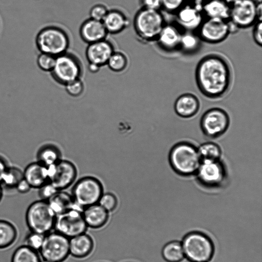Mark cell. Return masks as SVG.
<instances>
[{
  "mask_svg": "<svg viewBox=\"0 0 262 262\" xmlns=\"http://www.w3.org/2000/svg\"><path fill=\"white\" fill-rule=\"evenodd\" d=\"M196 84L205 97L216 99L223 97L230 89L232 81L230 66L223 56L215 54L204 56L195 71Z\"/></svg>",
  "mask_w": 262,
  "mask_h": 262,
  "instance_id": "obj_1",
  "label": "cell"
},
{
  "mask_svg": "<svg viewBox=\"0 0 262 262\" xmlns=\"http://www.w3.org/2000/svg\"><path fill=\"white\" fill-rule=\"evenodd\" d=\"M169 161L178 174L188 177L195 174L202 159L198 148L190 143L181 142L175 144L170 150Z\"/></svg>",
  "mask_w": 262,
  "mask_h": 262,
  "instance_id": "obj_2",
  "label": "cell"
},
{
  "mask_svg": "<svg viewBox=\"0 0 262 262\" xmlns=\"http://www.w3.org/2000/svg\"><path fill=\"white\" fill-rule=\"evenodd\" d=\"M166 24L163 14L157 9L142 8L136 14L134 28L142 41H156Z\"/></svg>",
  "mask_w": 262,
  "mask_h": 262,
  "instance_id": "obj_3",
  "label": "cell"
},
{
  "mask_svg": "<svg viewBox=\"0 0 262 262\" xmlns=\"http://www.w3.org/2000/svg\"><path fill=\"white\" fill-rule=\"evenodd\" d=\"M182 246L186 257L191 262H208L214 252L210 237L200 231H192L183 237Z\"/></svg>",
  "mask_w": 262,
  "mask_h": 262,
  "instance_id": "obj_4",
  "label": "cell"
},
{
  "mask_svg": "<svg viewBox=\"0 0 262 262\" xmlns=\"http://www.w3.org/2000/svg\"><path fill=\"white\" fill-rule=\"evenodd\" d=\"M229 21L236 29H246L262 18L261 2L236 0L230 6Z\"/></svg>",
  "mask_w": 262,
  "mask_h": 262,
  "instance_id": "obj_5",
  "label": "cell"
},
{
  "mask_svg": "<svg viewBox=\"0 0 262 262\" xmlns=\"http://www.w3.org/2000/svg\"><path fill=\"white\" fill-rule=\"evenodd\" d=\"M56 214L48 202L42 200L32 203L26 214V222L30 231L42 234L52 231L54 229Z\"/></svg>",
  "mask_w": 262,
  "mask_h": 262,
  "instance_id": "obj_6",
  "label": "cell"
},
{
  "mask_svg": "<svg viewBox=\"0 0 262 262\" xmlns=\"http://www.w3.org/2000/svg\"><path fill=\"white\" fill-rule=\"evenodd\" d=\"M36 45L41 53L57 57L66 53L69 46V38L61 28L49 26L38 32L36 37Z\"/></svg>",
  "mask_w": 262,
  "mask_h": 262,
  "instance_id": "obj_7",
  "label": "cell"
},
{
  "mask_svg": "<svg viewBox=\"0 0 262 262\" xmlns=\"http://www.w3.org/2000/svg\"><path fill=\"white\" fill-rule=\"evenodd\" d=\"M235 28L229 20L206 17L196 31L200 40L215 44L225 40Z\"/></svg>",
  "mask_w": 262,
  "mask_h": 262,
  "instance_id": "obj_8",
  "label": "cell"
},
{
  "mask_svg": "<svg viewBox=\"0 0 262 262\" xmlns=\"http://www.w3.org/2000/svg\"><path fill=\"white\" fill-rule=\"evenodd\" d=\"M82 210L80 208L75 207L56 215L54 226L55 231L69 238L85 233L88 227Z\"/></svg>",
  "mask_w": 262,
  "mask_h": 262,
  "instance_id": "obj_9",
  "label": "cell"
},
{
  "mask_svg": "<svg viewBox=\"0 0 262 262\" xmlns=\"http://www.w3.org/2000/svg\"><path fill=\"white\" fill-rule=\"evenodd\" d=\"M39 252L43 260L62 262L70 255L69 238L55 231H51L45 235Z\"/></svg>",
  "mask_w": 262,
  "mask_h": 262,
  "instance_id": "obj_10",
  "label": "cell"
},
{
  "mask_svg": "<svg viewBox=\"0 0 262 262\" xmlns=\"http://www.w3.org/2000/svg\"><path fill=\"white\" fill-rule=\"evenodd\" d=\"M102 194L100 182L93 177H85L80 180L73 191V200L82 209L97 204Z\"/></svg>",
  "mask_w": 262,
  "mask_h": 262,
  "instance_id": "obj_11",
  "label": "cell"
},
{
  "mask_svg": "<svg viewBox=\"0 0 262 262\" xmlns=\"http://www.w3.org/2000/svg\"><path fill=\"white\" fill-rule=\"evenodd\" d=\"M81 72V65L77 58L66 52L56 57L54 66L50 72L57 82L65 85L79 79Z\"/></svg>",
  "mask_w": 262,
  "mask_h": 262,
  "instance_id": "obj_12",
  "label": "cell"
},
{
  "mask_svg": "<svg viewBox=\"0 0 262 262\" xmlns=\"http://www.w3.org/2000/svg\"><path fill=\"white\" fill-rule=\"evenodd\" d=\"M195 174L199 182L208 188L221 187L227 177L225 166L220 160H202Z\"/></svg>",
  "mask_w": 262,
  "mask_h": 262,
  "instance_id": "obj_13",
  "label": "cell"
},
{
  "mask_svg": "<svg viewBox=\"0 0 262 262\" xmlns=\"http://www.w3.org/2000/svg\"><path fill=\"white\" fill-rule=\"evenodd\" d=\"M229 124L228 114L220 108L208 110L202 116L200 122L203 134L210 138H216L224 134Z\"/></svg>",
  "mask_w": 262,
  "mask_h": 262,
  "instance_id": "obj_14",
  "label": "cell"
},
{
  "mask_svg": "<svg viewBox=\"0 0 262 262\" xmlns=\"http://www.w3.org/2000/svg\"><path fill=\"white\" fill-rule=\"evenodd\" d=\"M47 168L48 182L58 191L70 186L76 178V168L69 161L59 160Z\"/></svg>",
  "mask_w": 262,
  "mask_h": 262,
  "instance_id": "obj_15",
  "label": "cell"
},
{
  "mask_svg": "<svg viewBox=\"0 0 262 262\" xmlns=\"http://www.w3.org/2000/svg\"><path fill=\"white\" fill-rule=\"evenodd\" d=\"M201 6L186 3L174 14L177 25L184 31H196L205 18Z\"/></svg>",
  "mask_w": 262,
  "mask_h": 262,
  "instance_id": "obj_16",
  "label": "cell"
},
{
  "mask_svg": "<svg viewBox=\"0 0 262 262\" xmlns=\"http://www.w3.org/2000/svg\"><path fill=\"white\" fill-rule=\"evenodd\" d=\"M180 28L176 24H166L156 40L159 47L168 52L180 49L183 33Z\"/></svg>",
  "mask_w": 262,
  "mask_h": 262,
  "instance_id": "obj_17",
  "label": "cell"
},
{
  "mask_svg": "<svg viewBox=\"0 0 262 262\" xmlns=\"http://www.w3.org/2000/svg\"><path fill=\"white\" fill-rule=\"evenodd\" d=\"M114 51L112 44L105 39L89 44L85 55L89 63L101 67L107 63Z\"/></svg>",
  "mask_w": 262,
  "mask_h": 262,
  "instance_id": "obj_18",
  "label": "cell"
},
{
  "mask_svg": "<svg viewBox=\"0 0 262 262\" xmlns=\"http://www.w3.org/2000/svg\"><path fill=\"white\" fill-rule=\"evenodd\" d=\"M79 33L82 39L89 44L105 39L108 34L102 21L91 18L82 24Z\"/></svg>",
  "mask_w": 262,
  "mask_h": 262,
  "instance_id": "obj_19",
  "label": "cell"
},
{
  "mask_svg": "<svg viewBox=\"0 0 262 262\" xmlns=\"http://www.w3.org/2000/svg\"><path fill=\"white\" fill-rule=\"evenodd\" d=\"M94 246L93 239L85 232L69 238L70 254L75 258L88 256L92 252Z\"/></svg>",
  "mask_w": 262,
  "mask_h": 262,
  "instance_id": "obj_20",
  "label": "cell"
},
{
  "mask_svg": "<svg viewBox=\"0 0 262 262\" xmlns=\"http://www.w3.org/2000/svg\"><path fill=\"white\" fill-rule=\"evenodd\" d=\"M23 176L31 188H40L49 181L48 168L39 162L29 164Z\"/></svg>",
  "mask_w": 262,
  "mask_h": 262,
  "instance_id": "obj_21",
  "label": "cell"
},
{
  "mask_svg": "<svg viewBox=\"0 0 262 262\" xmlns=\"http://www.w3.org/2000/svg\"><path fill=\"white\" fill-rule=\"evenodd\" d=\"M200 105L199 100L196 96L185 93L176 99L174 108L178 115L187 118L194 116L198 113Z\"/></svg>",
  "mask_w": 262,
  "mask_h": 262,
  "instance_id": "obj_22",
  "label": "cell"
},
{
  "mask_svg": "<svg viewBox=\"0 0 262 262\" xmlns=\"http://www.w3.org/2000/svg\"><path fill=\"white\" fill-rule=\"evenodd\" d=\"M82 215L87 227L93 229L102 227L108 219V212L98 203L84 208Z\"/></svg>",
  "mask_w": 262,
  "mask_h": 262,
  "instance_id": "obj_23",
  "label": "cell"
},
{
  "mask_svg": "<svg viewBox=\"0 0 262 262\" xmlns=\"http://www.w3.org/2000/svg\"><path fill=\"white\" fill-rule=\"evenodd\" d=\"M107 33L117 34L124 30L129 21L125 15L118 10L108 11L102 21Z\"/></svg>",
  "mask_w": 262,
  "mask_h": 262,
  "instance_id": "obj_24",
  "label": "cell"
},
{
  "mask_svg": "<svg viewBox=\"0 0 262 262\" xmlns=\"http://www.w3.org/2000/svg\"><path fill=\"white\" fill-rule=\"evenodd\" d=\"M201 7L206 17L229 19L230 7L225 0H208Z\"/></svg>",
  "mask_w": 262,
  "mask_h": 262,
  "instance_id": "obj_25",
  "label": "cell"
},
{
  "mask_svg": "<svg viewBox=\"0 0 262 262\" xmlns=\"http://www.w3.org/2000/svg\"><path fill=\"white\" fill-rule=\"evenodd\" d=\"M47 201L56 215L75 207L80 208L76 205L73 198L64 192L57 191Z\"/></svg>",
  "mask_w": 262,
  "mask_h": 262,
  "instance_id": "obj_26",
  "label": "cell"
},
{
  "mask_svg": "<svg viewBox=\"0 0 262 262\" xmlns=\"http://www.w3.org/2000/svg\"><path fill=\"white\" fill-rule=\"evenodd\" d=\"M17 235L16 229L12 223L0 220V249H5L12 245Z\"/></svg>",
  "mask_w": 262,
  "mask_h": 262,
  "instance_id": "obj_27",
  "label": "cell"
},
{
  "mask_svg": "<svg viewBox=\"0 0 262 262\" xmlns=\"http://www.w3.org/2000/svg\"><path fill=\"white\" fill-rule=\"evenodd\" d=\"M163 258L167 262H180L184 254L181 243L173 241L167 243L162 250Z\"/></svg>",
  "mask_w": 262,
  "mask_h": 262,
  "instance_id": "obj_28",
  "label": "cell"
},
{
  "mask_svg": "<svg viewBox=\"0 0 262 262\" xmlns=\"http://www.w3.org/2000/svg\"><path fill=\"white\" fill-rule=\"evenodd\" d=\"M11 262H41V260L37 251L24 245L14 251Z\"/></svg>",
  "mask_w": 262,
  "mask_h": 262,
  "instance_id": "obj_29",
  "label": "cell"
},
{
  "mask_svg": "<svg viewBox=\"0 0 262 262\" xmlns=\"http://www.w3.org/2000/svg\"><path fill=\"white\" fill-rule=\"evenodd\" d=\"M198 149L202 160H220L222 150L216 143L211 142H206L202 144Z\"/></svg>",
  "mask_w": 262,
  "mask_h": 262,
  "instance_id": "obj_30",
  "label": "cell"
},
{
  "mask_svg": "<svg viewBox=\"0 0 262 262\" xmlns=\"http://www.w3.org/2000/svg\"><path fill=\"white\" fill-rule=\"evenodd\" d=\"M194 32H183L180 43V49L186 53H192L196 51L200 45V39Z\"/></svg>",
  "mask_w": 262,
  "mask_h": 262,
  "instance_id": "obj_31",
  "label": "cell"
},
{
  "mask_svg": "<svg viewBox=\"0 0 262 262\" xmlns=\"http://www.w3.org/2000/svg\"><path fill=\"white\" fill-rule=\"evenodd\" d=\"M60 155L57 149L52 146L42 148L38 155L39 162L48 167L58 162Z\"/></svg>",
  "mask_w": 262,
  "mask_h": 262,
  "instance_id": "obj_32",
  "label": "cell"
},
{
  "mask_svg": "<svg viewBox=\"0 0 262 262\" xmlns=\"http://www.w3.org/2000/svg\"><path fill=\"white\" fill-rule=\"evenodd\" d=\"M106 64L112 71L121 72L126 68L128 60L126 56L123 53L114 51L110 56Z\"/></svg>",
  "mask_w": 262,
  "mask_h": 262,
  "instance_id": "obj_33",
  "label": "cell"
},
{
  "mask_svg": "<svg viewBox=\"0 0 262 262\" xmlns=\"http://www.w3.org/2000/svg\"><path fill=\"white\" fill-rule=\"evenodd\" d=\"M23 178V173L18 169L14 167L8 168L1 183L8 187H15Z\"/></svg>",
  "mask_w": 262,
  "mask_h": 262,
  "instance_id": "obj_34",
  "label": "cell"
},
{
  "mask_svg": "<svg viewBox=\"0 0 262 262\" xmlns=\"http://www.w3.org/2000/svg\"><path fill=\"white\" fill-rule=\"evenodd\" d=\"M45 234L30 231L25 239V245L29 248L39 251L45 238Z\"/></svg>",
  "mask_w": 262,
  "mask_h": 262,
  "instance_id": "obj_35",
  "label": "cell"
},
{
  "mask_svg": "<svg viewBox=\"0 0 262 262\" xmlns=\"http://www.w3.org/2000/svg\"><path fill=\"white\" fill-rule=\"evenodd\" d=\"M55 60V56L41 53L37 57V64L41 70L45 72H51L54 66Z\"/></svg>",
  "mask_w": 262,
  "mask_h": 262,
  "instance_id": "obj_36",
  "label": "cell"
},
{
  "mask_svg": "<svg viewBox=\"0 0 262 262\" xmlns=\"http://www.w3.org/2000/svg\"><path fill=\"white\" fill-rule=\"evenodd\" d=\"M98 203L108 212H110L116 209L117 200L113 194L105 193L102 194Z\"/></svg>",
  "mask_w": 262,
  "mask_h": 262,
  "instance_id": "obj_37",
  "label": "cell"
},
{
  "mask_svg": "<svg viewBox=\"0 0 262 262\" xmlns=\"http://www.w3.org/2000/svg\"><path fill=\"white\" fill-rule=\"evenodd\" d=\"M186 0H161V8L165 11L175 14L186 4Z\"/></svg>",
  "mask_w": 262,
  "mask_h": 262,
  "instance_id": "obj_38",
  "label": "cell"
},
{
  "mask_svg": "<svg viewBox=\"0 0 262 262\" xmlns=\"http://www.w3.org/2000/svg\"><path fill=\"white\" fill-rule=\"evenodd\" d=\"M65 86L67 93L73 97L80 96L84 90L83 83L80 78L68 83Z\"/></svg>",
  "mask_w": 262,
  "mask_h": 262,
  "instance_id": "obj_39",
  "label": "cell"
},
{
  "mask_svg": "<svg viewBox=\"0 0 262 262\" xmlns=\"http://www.w3.org/2000/svg\"><path fill=\"white\" fill-rule=\"evenodd\" d=\"M108 10L103 5L97 4L92 7L90 10V18L99 21H102Z\"/></svg>",
  "mask_w": 262,
  "mask_h": 262,
  "instance_id": "obj_40",
  "label": "cell"
},
{
  "mask_svg": "<svg viewBox=\"0 0 262 262\" xmlns=\"http://www.w3.org/2000/svg\"><path fill=\"white\" fill-rule=\"evenodd\" d=\"M40 188V195L42 198V200L45 201H48L58 191L49 182Z\"/></svg>",
  "mask_w": 262,
  "mask_h": 262,
  "instance_id": "obj_41",
  "label": "cell"
},
{
  "mask_svg": "<svg viewBox=\"0 0 262 262\" xmlns=\"http://www.w3.org/2000/svg\"><path fill=\"white\" fill-rule=\"evenodd\" d=\"M253 38L255 42L260 47L262 46V21L258 20L254 25Z\"/></svg>",
  "mask_w": 262,
  "mask_h": 262,
  "instance_id": "obj_42",
  "label": "cell"
},
{
  "mask_svg": "<svg viewBox=\"0 0 262 262\" xmlns=\"http://www.w3.org/2000/svg\"><path fill=\"white\" fill-rule=\"evenodd\" d=\"M143 8L160 10L161 0H141Z\"/></svg>",
  "mask_w": 262,
  "mask_h": 262,
  "instance_id": "obj_43",
  "label": "cell"
},
{
  "mask_svg": "<svg viewBox=\"0 0 262 262\" xmlns=\"http://www.w3.org/2000/svg\"><path fill=\"white\" fill-rule=\"evenodd\" d=\"M16 189L18 192L25 193L29 191L31 187L27 181L23 178L15 186Z\"/></svg>",
  "mask_w": 262,
  "mask_h": 262,
  "instance_id": "obj_44",
  "label": "cell"
},
{
  "mask_svg": "<svg viewBox=\"0 0 262 262\" xmlns=\"http://www.w3.org/2000/svg\"><path fill=\"white\" fill-rule=\"evenodd\" d=\"M8 168L5 162L0 158V183H1Z\"/></svg>",
  "mask_w": 262,
  "mask_h": 262,
  "instance_id": "obj_45",
  "label": "cell"
},
{
  "mask_svg": "<svg viewBox=\"0 0 262 262\" xmlns=\"http://www.w3.org/2000/svg\"><path fill=\"white\" fill-rule=\"evenodd\" d=\"M100 67H101L97 64L92 63H89L88 69L91 72L94 73L98 72Z\"/></svg>",
  "mask_w": 262,
  "mask_h": 262,
  "instance_id": "obj_46",
  "label": "cell"
},
{
  "mask_svg": "<svg viewBox=\"0 0 262 262\" xmlns=\"http://www.w3.org/2000/svg\"><path fill=\"white\" fill-rule=\"evenodd\" d=\"M186 1H188L190 3H192V4L202 5L203 3H204L205 2H206L208 0H186Z\"/></svg>",
  "mask_w": 262,
  "mask_h": 262,
  "instance_id": "obj_47",
  "label": "cell"
},
{
  "mask_svg": "<svg viewBox=\"0 0 262 262\" xmlns=\"http://www.w3.org/2000/svg\"><path fill=\"white\" fill-rule=\"evenodd\" d=\"M2 195H3L2 189L1 186H0V201L2 199Z\"/></svg>",
  "mask_w": 262,
  "mask_h": 262,
  "instance_id": "obj_48",
  "label": "cell"
},
{
  "mask_svg": "<svg viewBox=\"0 0 262 262\" xmlns=\"http://www.w3.org/2000/svg\"><path fill=\"white\" fill-rule=\"evenodd\" d=\"M41 262H51V261L46 260H43L42 261H41Z\"/></svg>",
  "mask_w": 262,
  "mask_h": 262,
  "instance_id": "obj_49",
  "label": "cell"
}]
</instances>
